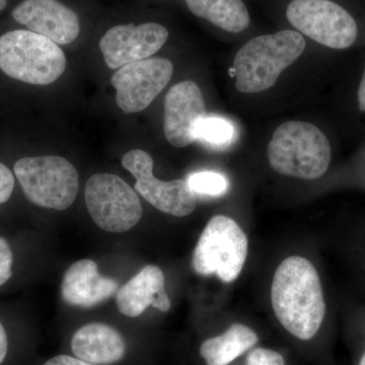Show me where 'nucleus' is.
Segmentation results:
<instances>
[{"instance_id": "obj_1", "label": "nucleus", "mask_w": 365, "mask_h": 365, "mask_svg": "<svg viewBox=\"0 0 365 365\" xmlns=\"http://www.w3.org/2000/svg\"><path fill=\"white\" fill-rule=\"evenodd\" d=\"M271 300L283 328L297 339H313L326 314L321 280L313 264L292 256L281 262L274 274Z\"/></svg>"}, {"instance_id": "obj_2", "label": "nucleus", "mask_w": 365, "mask_h": 365, "mask_svg": "<svg viewBox=\"0 0 365 365\" xmlns=\"http://www.w3.org/2000/svg\"><path fill=\"white\" fill-rule=\"evenodd\" d=\"M306 49V40L295 31L259 36L242 46L234 59L235 88L258 93L272 88L280 74Z\"/></svg>"}, {"instance_id": "obj_3", "label": "nucleus", "mask_w": 365, "mask_h": 365, "mask_svg": "<svg viewBox=\"0 0 365 365\" xmlns=\"http://www.w3.org/2000/svg\"><path fill=\"white\" fill-rule=\"evenodd\" d=\"M272 169L284 176L316 180L326 174L332 151L325 134L309 122L288 121L274 131L268 144Z\"/></svg>"}, {"instance_id": "obj_4", "label": "nucleus", "mask_w": 365, "mask_h": 365, "mask_svg": "<svg viewBox=\"0 0 365 365\" xmlns=\"http://www.w3.org/2000/svg\"><path fill=\"white\" fill-rule=\"evenodd\" d=\"M66 68V57L56 43L29 30L0 36V69L9 78L36 86L56 81Z\"/></svg>"}, {"instance_id": "obj_5", "label": "nucleus", "mask_w": 365, "mask_h": 365, "mask_svg": "<svg viewBox=\"0 0 365 365\" xmlns=\"http://www.w3.org/2000/svg\"><path fill=\"white\" fill-rule=\"evenodd\" d=\"M14 170L26 198L40 207L66 210L78 197V173L66 158H24L16 163Z\"/></svg>"}, {"instance_id": "obj_6", "label": "nucleus", "mask_w": 365, "mask_h": 365, "mask_svg": "<svg viewBox=\"0 0 365 365\" xmlns=\"http://www.w3.org/2000/svg\"><path fill=\"white\" fill-rule=\"evenodd\" d=\"M248 249V237L232 218L213 216L197 242L192 266L199 275L215 274L222 282L230 283L241 274Z\"/></svg>"}, {"instance_id": "obj_7", "label": "nucleus", "mask_w": 365, "mask_h": 365, "mask_svg": "<svg viewBox=\"0 0 365 365\" xmlns=\"http://www.w3.org/2000/svg\"><path fill=\"white\" fill-rule=\"evenodd\" d=\"M85 199L93 222L105 232H128L143 218L136 192L116 175L91 176L86 182Z\"/></svg>"}, {"instance_id": "obj_8", "label": "nucleus", "mask_w": 365, "mask_h": 365, "mask_svg": "<svg viewBox=\"0 0 365 365\" xmlns=\"http://www.w3.org/2000/svg\"><path fill=\"white\" fill-rule=\"evenodd\" d=\"M287 16L299 32L331 49H346L357 39L356 21L331 0H292Z\"/></svg>"}, {"instance_id": "obj_9", "label": "nucleus", "mask_w": 365, "mask_h": 365, "mask_svg": "<svg viewBox=\"0 0 365 365\" xmlns=\"http://www.w3.org/2000/svg\"><path fill=\"white\" fill-rule=\"evenodd\" d=\"M170 32L157 21L114 24L98 41L106 64L111 69L148 59L160 51L167 43Z\"/></svg>"}, {"instance_id": "obj_10", "label": "nucleus", "mask_w": 365, "mask_h": 365, "mask_svg": "<svg viewBox=\"0 0 365 365\" xmlns=\"http://www.w3.org/2000/svg\"><path fill=\"white\" fill-rule=\"evenodd\" d=\"M122 165L135 178L137 193L158 210L177 217H185L195 210L196 196L187 180L160 181L153 174V158L145 151L125 153Z\"/></svg>"}, {"instance_id": "obj_11", "label": "nucleus", "mask_w": 365, "mask_h": 365, "mask_svg": "<svg viewBox=\"0 0 365 365\" xmlns=\"http://www.w3.org/2000/svg\"><path fill=\"white\" fill-rule=\"evenodd\" d=\"M174 66L165 58H148L122 66L112 76L118 107L126 114L143 111L169 85Z\"/></svg>"}, {"instance_id": "obj_12", "label": "nucleus", "mask_w": 365, "mask_h": 365, "mask_svg": "<svg viewBox=\"0 0 365 365\" xmlns=\"http://www.w3.org/2000/svg\"><path fill=\"white\" fill-rule=\"evenodd\" d=\"M11 16L26 30L57 45L71 44L83 32V16L66 0H23L14 7Z\"/></svg>"}, {"instance_id": "obj_13", "label": "nucleus", "mask_w": 365, "mask_h": 365, "mask_svg": "<svg viewBox=\"0 0 365 365\" xmlns=\"http://www.w3.org/2000/svg\"><path fill=\"white\" fill-rule=\"evenodd\" d=\"M206 117L200 88L185 81L170 88L165 96L163 132L173 146L186 148L196 140L197 124Z\"/></svg>"}, {"instance_id": "obj_14", "label": "nucleus", "mask_w": 365, "mask_h": 365, "mask_svg": "<svg viewBox=\"0 0 365 365\" xmlns=\"http://www.w3.org/2000/svg\"><path fill=\"white\" fill-rule=\"evenodd\" d=\"M71 354L95 365H119L130 351L128 340L115 327L105 323L81 326L71 338Z\"/></svg>"}, {"instance_id": "obj_15", "label": "nucleus", "mask_w": 365, "mask_h": 365, "mask_svg": "<svg viewBox=\"0 0 365 365\" xmlns=\"http://www.w3.org/2000/svg\"><path fill=\"white\" fill-rule=\"evenodd\" d=\"M60 290L62 299L69 306L93 307L116 294L118 283L101 275L95 261L85 259L67 269Z\"/></svg>"}, {"instance_id": "obj_16", "label": "nucleus", "mask_w": 365, "mask_h": 365, "mask_svg": "<svg viewBox=\"0 0 365 365\" xmlns=\"http://www.w3.org/2000/svg\"><path fill=\"white\" fill-rule=\"evenodd\" d=\"M165 284L162 269L155 265L145 266L118 290V309L128 318H137L150 306L163 313L169 312L172 304Z\"/></svg>"}, {"instance_id": "obj_17", "label": "nucleus", "mask_w": 365, "mask_h": 365, "mask_svg": "<svg viewBox=\"0 0 365 365\" xmlns=\"http://www.w3.org/2000/svg\"><path fill=\"white\" fill-rule=\"evenodd\" d=\"M254 330L242 324H232L222 335L208 338L200 345V356L206 365H230L258 343Z\"/></svg>"}, {"instance_id": "obj_18", "label": "nucleus", "mask_w": 365, "mask_h": 365, "mask_svg": "<svg viewBox=\"0 0 365 365\" xmlns=\"http://www.w3.org/2000/svg\"><path fill=\"white\" fill-rule=\"evenodd\" d=\"M185 4L194 16L227 32H242L251 21L242 0H185Z\"/></svg>"}, {"instance_id": "obj_19", "label": "nucleus", "mask_w": 365, "mask_h": 365, "mask_svg": "<svg viewBox=\"0 0 365 365\" xmlns=\"http://www.w3.org/2000/svg\"><path fill=\"white\" fill-rule=\"evenodd\" d=\"M235 128L227 120L217 117H207L197 124L196 140L205 141L213 145H225L232 140Z\"/></svg>"}, {"instance_id": "obj_20", "label": "nucleus", "mask_w": 365, "mask_h": 365, "mask_svg": "<svg viewBox=\"0 0 365 365\" xmlns=\"http://www.w3.org/2000/svg\"><path fill=\"white\" fill-rule=\"evenodd\" d=\"M187 182L194 194L200 195L222 196L228 190L227 179L220 173H194L190 175Z\"/></svg>"}, {"instance_id": "obj_21", "label": "nucleus", "mask_w": 365, "mask_h": 365, "mask_svg": "<svg viewBox=\"0 0 365 365\" xmlns=\"http://www.w3.org/2000/svg\"><path fill=\"white\" fill-rule=\"evenodd\" d=\"M246 365H285L284 357L279 352L268 348H255L249 353Z\"/></svg>"}, {"instance_id": "obj_22", "label": "nucleus", "mask_w": 365, "mask_h": 365, "mask_svg": "<svg viewBox=\"0 0 365 365\" xmlns=\"http://www.w3.org/2000/svg\"><path fill=\"white\" fill-rule=\"evenodd\" d=\"M13 252L6 240L0 237V287L11 279L13 275Z\"/></svg>"}, {"instance_id": "obj_23", "label": "nucleus", "mask_w": 365, "mask_h": 365, "mask_svg": "<svg viewBox=\"0 0 365 365\" xmlns=\"http://www.w3.org/2000/svg\"><path fill=\"white\" fill-rule=\"evenodd\" d=\"M14 188V178L11 170L0 163V204L9 201Z\"/></svg>"}, {"instance_id": "obj_24", "label": "nucleus", "mask_w": 365, "mask_h": 365, "mask_svg": "<svg viewBox=\"0 0 365 365\" xmlns=\"http://www.w3.org/2000/svg\"><path fill=\"white\" fill-rule=\"evenodd\" d=\"M43 365H95L85 360L78 359L74 355L59 354L48 359Z\"/></svg>"}, {"instance_id": "obj_25", "label": "nucleus", "mask_w": 365, "mask_h": 365, "mask_svg": "<svg viewBox=\"0 0 365 365\" xmlns=\"http://www.w3.org/2000/svg\"><path fill=\"white\" fill-rule=\"evenodd\" d=\"M9 353V337L6 329L0 322V365L4 364Z\"/></svg>"}, {"instance_id": "obj_26", "label": "nucleus", "mask_w": 365, "mask_h": 365, "mask_svg": "<svg viewBox=\"0 0 365 365\" xmlns=\"http://www.w3.org/2000/svg\"><path fill=\"white\" fill-rule=\"evenodd\" d=\"M357 98H359V106L360 111L365 112V68L364 76H362L361 81H360Z\"/></svg>"}, {"instance_id": "obj_27", "label": "nucleus", "mask_w": 365, "mask_h": 365, "mask_svg": "<svg viewBox=\"0 0 365 365\" xmlns=\"http://www.w3.org/2000/svg\"><path fill=\"white\" fill-rule=\"evenodd\" d=\"M7 4H9L7 0H0V11H2L4 9H6Z\"/></svg>"}, {"instance_id": "obj_28", "label": "nucleus", "mask_w": 365, "mask_h": 365, "mask_svg": "<svg viewBox=\"0 0 365 365\" xmlns=\"http://www.w3.org/2000/svg\"><path fill=\"white\" fill-rule=\"evenodd\" d=\"M359 365H365V352L364 354L362 355L361 359H360Z\"/></svg>"}]
</instances>
